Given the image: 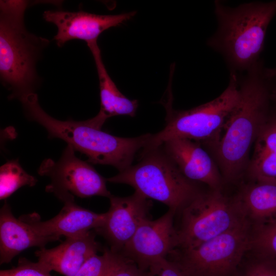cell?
I'll return each mask as SVG.
<instances>
[{
  "instance_id": "12",
  "label": "cell",
  "mask_w": 276,
  "mask_h": 276,
  "mask_svg": "<svg viewBox=\"0 0 276 276\" xmlns=\"http://www.w3.org/2000/svg\"><path fill=\"white\" fill-rule=\"evenodd\" d=\"M136 13L133 11L115 15H99L83 11L47 10L43 12V18L57 27V33L54 39L61 47L74 39L84 40L87 44L97 41L102 32L121 25Z\"/></svg>"
},
{
  "instance_id": "2",
  "label": "cell",
  "mask_w": 276,
  "mask_h": 276,
  "mask_svg": "<svg viewBox=\"0 0 276 276\" xmlns=\"http://www.w3.org/2000/svg\"><path fill=\"white\" fill-rule=\"evenodd\" d=\"M214 12L217 27L207 45L223 57L229 73L243 74L261 60L267 30L276 15V0L236 7L217 0Z\"/></svg>"
},
{
  "instance_id": "8",
  "label": "cell",
  "mask_w": 276,
  "mask_h": 276,
  "mask_svg": "<svg viewBox=\"0 0 276 276\" xmlns=\"http://www.w3.org/2000/svg\"><path fill=\"white\" fill-rule=\"evenodd\" d=\"M251 231L244 220L195 247L175 249L168 257L178 262L191 276H234L249 250Z\"/></svg>"
},
{
  "instance_id": "3",
  "label": "cell",
  "mask_w": 276,
  "mask_h": 276,
  "mask_svg": "<svg viewBox=\"0 0 276 276\" xmlns=\"http://www.w3.org/2000/svg\"><path fill=\"white\" fill-rule=\"evenodd\" d=\"M20 101L28 118L42 126L49 137L62 140L75 151L85 154L90 163L110 165L119 172L131 166L135 155L147 145L152 135L121 137L95 127L87 120L56 119L41 107L35 93Z\"/></svg>"
},
{
  "instance_id": "6",
  "label": "cell",
  "mask_w": 276,
  "mask_h": 276,
  "mask_svg": "<svg viewBox=\"0 0 276 276\" xmlns=\"http://www.w3.org/2000/svg\"><path fill=\"white\" fill-rule=\"evenodd\" d=\"M106 181L130 185L145 197L167 205L176 214L203 192L197 182L181 173L162 146L142 150L137 164Z\"/></svg>"
},
{
  "instance_id": "24",
  "label": "cell",
  "mask_w": 276,
  "mask_h": 276,
  "mask_svg": "<svg viewBox=\"0 0 276 276\" xmlns=\"http://www.w3.org/2000/svg\"><path fill=\"white\" fill-rule=\"evenodd\" d=\"M111 251V263L106 276H147L146 271L133 261L119 252Z\"/></svg>"
},
{
  "instance_id": "19",
  "label": "cell",
  "mask_w": 276,
  "mask_h": 276,
  "mask_svg": "<svg viewBox=\"0 0 276 276\" xmlns=\"http://www.w3.org/2000/svg\"><path fill=\"white\" fill-rule=\"evenodd\" d=\"M254 146L248 175L254 181L276 185V107H271Z\"/></svg>"
},
{
  "instance_id": "25",
  "label": "cell",
  "mask_w": 276,
  "mask_h": 276,
  "mask_svg": "<svg viewBox=\"0 0 276 276\" xmlns=\"http://www.w3.org/2000/svg\"><path fill=\"white\" fill-rule=\"evenodd\" d=\"M146 272L147 276H191L178 262L168 257L151 264Z\"/></svg>"
},
{
  "instance_id": "11",
  "label": "cell",
  "mask_w": 276,
  "mask_h": 276,
  "mask_svg": "<svg viewBox=\"0 0 276 276\" xmlns=\"http://www.w3.org/2000/svg\"><path fill=\"white\" fill-rule=\"evenodd\" d=\"M106 219L95 231L109 242L110 249L120 251L130 240L141 223L149 218L152 201L137 192L129 196L111 195Z\"/></svg>"
},
{
  "instance_id": "18",
  "label": "cell",
  "mask_w": 276,
  "mask_h": 276,
  "mask_svg": "<svg viewBox=\"0 0 276 276\" xmlns=\"http://www.w3.org/2000/svg\"><path fill=\"white\" fill-rule=\"evenodd\" d=\"M235 197L251 228L276 222V185L253 181Z\"/></svg>"
},
{
  "instance_id": "7",
  "label": "cell",
  "mask_w": 276,
  "mask_h": 276,
  "mask_svg": "<svg viewBox=\"0 0 276 276\" xmlns=\"http://www.w3.org/2000/svg\"><path fill=\"white\" fill-rule=\"evenodd\" d=\"M180 213L174 249L195 247L245 220L235 197H227L221 190L203 191Z\"/></svg>"
},
{
  "instance_id": "9",
  "label": "cell",
  "mask_w": 276,
  "mask_h": 276,
  "mask_svg": "<svg viewBox=\"0 0 276 276\" xmlns=\"http://www.w3.org/2000/svg\"><path fill=\"white\" fill-rule=\"evenodd\" d=\"M75 151L67 145L58 161L47 159L42 163L38 173L51 179L45 191L53 193L63 202L74 200L75 196L109 198L112 195L107 189L106 179L88 163L77 157Z\"/></svg>"
},
{
  "instance_id": "26",
  "label": "cell",
  "mask_w": 276,
  "mask_h": 276,
  "mask_svg": "<svg viewBox=\"0 0 276 276\" xmlns=\"http://www.w3.org/2000/svg\"><path fill=\"white\" fill-rule=\"evenodd\" d=\"M0 276H51L50 272L38 262L20 258L17 265L12 268L0 271Z\"/></svg>"
},
{
  "instance_id": "1",
  "label": "cell",
  "mask_w": 276,
  "mask_h": 276,
  "mask_svg": "<svg viewBox=\"0 0 276 276\" xmlns=\"http://www.w3.org/2000/svg\"><path fill=\"white\" fill-rule=\"evenodd\" d=\"M260 60L237 75L240 98L217 139L206 146L223 180L238 179L247 170L249 152L271 109L270 81Z\"/></svg>"
},
{
  "instance_id": "14",
  "label": "cell",
  "mask_w": 276,
  "mask_h": 276,
  "mask_svg": "<svg viewBox=\"0 0 276 276\" xmlns=\"http://www.w3.org/2000/svg\"><path fill=\"white\" fill-rule=\"evenodd\" d=\"M64 203L59 213L53 218L44 221L39 216L33 213L20 218L28 222L39 235L53 237L60 240L62 236L65 238L79 236L91 229L101 227L104 223L107 212L97 213L82 208L69 200Z\"/></svg>"
},
{
  "instance_id": "21",
  "label": "cell",
  "mask_w": 276,
  "mask_h": 276,
  "mask_svg": "<svg viewBox=\"0 0 276 276\" xmlns=\"http://www.w3.org/2000/svg\"><path fill=\"white\" fill-rule=\"evenodd\" d=\"M251 229L249 250L255 255L276 260V222Z\"/></svg>"
},
{
  "instance_id": "28",
  "label": "cell",
  "mask_w": 276,
  "mask_h": 276,
  "mask_svg": "<svg viewBox=\"0 0 276 276\" xmlns=\"http://www.w3.org/2000/svg\"><path fill=\"white\" fill-rule=\"evenodd\" d=\"M264 75L268 79H276V66L271 68L265 67Z\"/></svg>"
},
{
  "instance_id": "10",
  "label": "cell",
  "mask_w": 276,
  "mask_h": 276,
  "mask_svg": "<svg viewBox=\"0 0 276 276\" xmlns=\"http://www.w3.org/2000/svg\"><path fill=\"white\" fill-rule=\"evenodd\" d=\"M175 214L169 209L156 220H144L119 252L144 271L154 262L167 258L175 247Z\"/></svg>"
},
{
  "instance_id": "16",
  "label": "cell",
  "mask_w": 276,
  "mask_h": 276,
  "mask_svg": "<svg viewBox=\"0 0 276 276\" xmlns=\"http://www.w3.org/2000/svg\"><path fill=\"white\" fill-rule=\"evenodd\" d=\"M58 241L39 235L20 217L16 218L5 201L0 211V263H8L22 251L31 247H44Z\"/></svg>"
},
{
  "instance_id": "15",
  "label": "cell",
  "mask_w": 276,
  "mask_h": 276,
  "mask_svg": "<svg viewBox=\"0 0 276 276\" xmlns=\"http://www.w3.org/2000/svg\"><path fill=\"white\" fill-rule=\"evenodd\" d=\"M100 245L91 231L66 238L58 246L40 248L35 252L38 263L49 271H55L64 276H75L84 263L97 254Z\"/></svg>"
},
{
  "instance_id": "13",
  "label": "cell",
  "mask_w": 276,
  "mask_h": 276,
  "mask_svg": "<svg viewBox=\"0 0 276 276\" xmlns=\"http://www.w3.org/2000/svg\"><path fill=\"white\" fill-rule=\"evenodd\" d=\"M160 146L186 178L204 183L210 189L221 190L224 180L219 168L199 142L176 137L166 141Z\"/></svg>"
},
{
  "instance_id": "5",
  "label": "cell",
  "mask_w": 276,
  "mask_h": 276,
  "mask_svg": "<svg viewBox=\"0 0 276 276\" xmlns=\"http://www.w3.org/2000/svg\"><path fill=\"white\" fill-rule=\"evenodd\" d=\"M170 73L166 97L163 104L166 110V125L159 132L152 134L146 150L160 146L173 138H185L208 146L218 137L224 125L240 100L238 75L229 73L226 88L214 99L188 110H175L172 106L173 97Z\"/></svg>"
},
{
  "instance_id": "20",
  "label": "cell",
  "mask_w": 276,
  "mask_h": 276,
  "mask_svg": "<svg viewBox=\"0 0 276 276\" xmlns=\"http://www.w3.org/2000/svg\"><path fill=\"white\" fill-rule=\"evenodd\" d=\"M37 181L21 167L18 159L8 161L0 168V199H7L22 187H33Z\"/></svg>"
},
{
  "instance_id": "17",
  "label": "cell",
  "mask_w": 276,
  "mask_h": 276,
  "mask_svg": "<svg viewBox=\"0 0 276 276\" xmlns=\"http://www.w3.org/2000/svg\"><path fill=\"white\" fill-rule=\"evenodd\" d=\"M94 57L99 81L100 109L94 118L88 120L90 125L101 129L106 120L116 116H135L138 101L130 100L123 95L111 79L103 63L97 41L87 44Z\"/></svg>"
},
{
  "instance_id": "22",
  "label": "cell",
  "mask_w": 276,
  "mask_h": 276,
  "mask_svg": "<svg viewBox=\"0 0 276 276\" xmlns=\"http://www.w3.org/2000/svg\"><path fill=\"white\" fill-rule=\"evenodd\" d=\"M252 257L245 262L243 260L234 276H276V260Z\"/></svg>"
},
{
  "instance_id": "23",
  "label": "cell",
  "mask_w": 276,
  "mask_h": 276,
  "mask_svg": "<svg viewBox=\"0 0 276 276\" xmlns=\"http://www.w3.org/2000/svg\"><path fill=\"white\" fill-rule=\"evenodd\" d=\"M111 260V250L105 249L102 255L96 254L90 257L75 276H106Z\"/></svg>"
},
{
  "instance_id": "4",
  "label": "cell",
  "mask_w": 276,
  "mask_h": 276,
  "mask_svg": "<svg viewBox=\"0 0 276 276\" xmlns=\"http://www.w3.org/2000/svg\"><path fill=\"white\" fill-rule=\"evenodd\" d=\"M29 6L26 1L0 2V77L10 99L20 100L35 93L39 82L36 64L49 43L26 28L24 15Z\"/></svg>"
},
{
  "instance_id": "27",
  "label": "cell",
  "mask_w": 276,
  "mask_h": 276,
  "mask_svg": "<svg viewBox=\"0 0 276 276\" xmlns=\"http://www.w3.org/2000/svg\"><path fill=\"white\" fill-rule=\"evenodd\" d=\"M270 81V98L271 103H274L276 107V79Z\"/></svg>"
}]
</instances>
